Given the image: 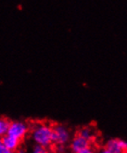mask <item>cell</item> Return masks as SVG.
I'll return each mask as SVG.
<instances>
[{
  "mask_svg": "<svg viewBox=\"0 0 127 153\" xmlns=\"http://www.w3.org/2000/svg\"><path fill=\"white\" fill-rule=\"evenodd\" d=\"M78 134H80L81 137H83L84 138H85L90 142H92L96 137V132L91 126H85L81 128Z\"/></svg>",
  "mask_w": 127,
  "mask_h": 153,
  "instance_id": "7",
  "label": "cell"
},
{
  "mask_svg": "<svg viewBox=\"0 0 127 153\" xmlns=\"http://www.w3.org/2000/svg\"><path fill=\"white\" fill-rule=\"evenodd\" d=\"M77 153H97V151L93 148H91V146H90V147H88V148H86V149H85L83 150H81V151H79Z\"/></svg>",
  "mask_w": 127,
  "mask_h": 153,
  "instance_id": "10",
  "label": "cell"
},
{
  "mask_svg": "<svg viewBox=\"0 0 127 153\" xmlns=\"http://www.w3.org/2000/svg\"><path fill=\"white\" fill-rule=\"evenodd\" d=\"M125 153H127V152H125Z\"/></svg>",
  "mask_w": 127,
  "mask_h": 153,
  "instance_id": "16",
  "label": "cell"
},
{
  "mask_svg": "<svg viewBox=\"0 0 127 153\" xmlns=\"http://www.w3.org/2000/svg\"><path fill=\"white\" fill-rule=\"evenodd\" d=\"M53 126L48 123H36L30 128V136L32 141L46 148H49L52 144Z\"/></svg>",
  "mask_w": 127,
  "mask_h": 153,
  "instance_id": "1",
  "label": "cell"
},
{
  "mask_svg": "<svg viewBox=\"0 0 127 153\" xmlns=\"http://www.w3.org/2000/svg\"><path fill=\"white\" fill-rule=\"evenodd\" d=\"M65 146H62V145H57V151L59 153H64L65 152Z\"/></svg>",
  "mask_w": 127,
  "mask_h": 153,
  "instance_id": "12",
  "label": "cell"
},
{
  "mask_svg": "<svg viewBox=\"0 0 127 153\" xmlns=\"http://www.w3.org/2000/svg\"><path fill=\"white\" fill-rule=\"evenodd\" d=\"M21 140L15 138L14 137H11L10 134H6L1 138V143L7 149L13 152H15L18 149L20 148L21 145Z\"/></svg>",
  "mask_w": 127,
  "mask_h": 153,
  "instance_id": "6",
  "label": "cell"
},
{
  "mask_svg": "<svg viewBox=\"0 0 127 153\" xmlns=\"http://www.w3.org/2000/svg\"><path fill=\"white\" fill-rule=\"evenodd\" d=\"M0 153H14L13 151L10 150V149H7L3 144L1 143L0 144Z\"/></svg>",
  "mask_w": 127,
  "mask_h": 153,
  "instance_id": "11",
  "label": "cell"
},
{
  "mask_svg": "<svg viewBox=\"0 0 127 153\" xmlns=\"http://www.w3.org/2000/svg\"><path fill=\"white\" fill-rule=\"evenodd\" d=\"M10 123V120H7L5 117H1V118H0V138H2L7 134Z\"/></svg>",
  "mask_w": 127,
  "mask_h": 153,
  "instance_id": "8",
  "label": "cell"
},
{
  "mask_svg": "<svg viewBox=\"0 0 127 153\" xmlns=\"http://www.w3.org/2000/svg\"><path fill=\"white\" fill-rule=\"evenodd\" d=\"M97 153H111V152L108 151V149H106L105 148H102V149H99L97 151Z\"/></svg>",
  "mask_w": 127,
  "mask_h": 153,
  "instance_id": "13",
  "label": "cell"
},
{
  "mask_svg": "<svg viewBox=\"0 0 127 153\" xmlns=\"http://www.w3.org/2000/svg\"><path fill=\"white\" fill-rule=\"evenodd\" d=\"M30 132L29 124L23 121H13L10 122V127L7 130V134L19 140H23Z\"/></svg>",
  "mask_w": 127,
  "mask_h": 153,
  "instance_id": "3",
  "label": "cell"
},
{
  "mask_svg": "<svg viewBox=\"0 0 127 153\" xmlns=\"http://www.w3.org/2000/svg\"><path fill=\"white\" fill-rule=\"evenodd\" d=\"M90 146H91V142L86 140L83 137H81L80 134H77L70 141V147L74 153H77Z\"/></svg>",
  "mask_w": 127,
  "mask_h": 153,
  "instance_id": "5",
  "label": "cell"
},
{
  "mask_svg": "<svg viewBox=\"0 0 127 153\" xmlns=\"http://www.w3.org/2000/svg\"><path fill=\"white\" fill-rule=\"evenodd\" d=\"M0 144H1V138H0Z\"/></svg>",
  "mask_w": 127,
  "mask_h": 153,
  "instance_id": "15",
  "label": "cell"
},
{
  "mask_svg": "<svg viewBox=\"0 0 127 153\" xmlns=\"http://www.w3.org/2000/svg\"><path fill=\"white\" fill-rule=\"evenodd\" d=\"M71 139V134L66 125L60 123L54 125L53 132H52L53 144L65 146L68 143H70Z\"/></svg>",
  "mask_w": 127,
  "mask_h": 153,
  "instance_id": "2",
  "label": "cell"
},
{
  "mask_svg": "<svg viewBox=\"0 0 127 153\" xmlns=\"http://www.w3.org/2000/svg\"><path fill=\"white\" fill-rule=\"evenodd\" d=\"M30 153H50V152L48 150V148H46V147H43V146L36 145V144H34V146L32 148Z\"/></svg>",
  "mask_w": 127,
  "mask_h": 153,
  "instance_id": "9",
  "label": "cell"
},
{
  "mask_svg": "<svg viewBox=\"0 0 127 153\" xmlns=\"http://www.w3.org/2000/svg\"><path fill=\"white\" fill-rule=\"evenodd\" d=\"M104 148L111 153H125L127 152V141L120 138H111L106 142Z\"/></svg>",
  "mask_w": 127,
  "mask_h": 153,
  "instance_id": "4",
  "label": "cell"
},
{
  "mask_svg": "<svg viewBox=\"0 0 127 153\" xmlns=\"http://www.w3.org/2000/svg\"><path fill=\"white\" fill-rule=\"evenodd\" d=\"M15 153H27V151L24 149H22V148H19L16 151H15Z\"/></svg>",
  "mask_w": 127,
  "mask_h": 153,
  "instance_id": "14",
  "label": "cell"
}]
</instances>
